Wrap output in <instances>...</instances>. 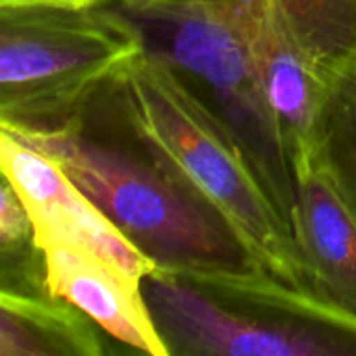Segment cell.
Instances as JSON below:
<instances>
[{
    "mask_svg": "<svg viewBox=\"0 0 356 356\" xmlns=\"http://www.w3.org/2000/svg\"><path fill=\"white\" fill-rule=\"evenodd\" d=\"M142 292L171 356H342L356 340L211 292L181 275L154 269Z\"/></svg>",
    "mask_w": 356,
    "mask_h": 356,
    "instance_id": "5b68a950",
    "label": "cell"
},
{
    "mask_svg": "<svg viewBox=\"0 0 356 356\" xmlns=\"http://www.w3.org/2000/svg\"><path fill=\"white\" fill-rule=\"evenodd\" d=\"M54 296L86 313L111 340L150 356H171L146 305L142 282L67 244L42 248Z\"/></svg>",
    "mask_w": 356,
    "mask_h": 356,
    "instance_id": "52a82bcc",
    "label": "cell"
},
{
    "mask_svg": "<svg viewBox=\"0 0 356 356\" xmlns=\"http://www.w3.org/2000/svg\"><path fill=\"white\" fill-rule=\"evenodd\" d=\"M100 327L71 302L0 290V356H102Z\"/></svg>",
    "mask_w": 356,
    "mask_h": 356,
    "instance_id": "9c48e42d",
    "label": "cell"
},
{
    "mask_svg": "<svg viewBox=\"0 0 356 356\" xmlns=\"http://www.w3.org/2000/svg\"><path fill=\"white\" fill-rule=\"evenodd\" d=\"M319 75L321 96L309 156L327 175L356 221V58L332 65Z\"/></svg>",
    "mask_w": 356,
    "mask_h": 356,
    "instance_id": "30bf717a",
    "label": "cell"
},
{
    "mask_svg": "<svg viewBox=\"0 0 356 356\" xmlns=\"http://www.w3.org/2000/svg\"><path fill=\"white\" fill-rule=\"evenodd\" d=\"M111 83L136 129L232 221L263 269L315 294L294 234L223 119L165 60L146 50L129 58Z\"/></svg>",
    "mask_w": 356,
    "mask_h": 356,
    "instance_id": "3957f363",
    "label": "cell"
},
{
    "mask_svg": "<svg viewBox=\"0 0 356 356\" xmlns=\"http://www.w3.org/2000/svg\"><path fill=\"white\" fill-rule=\"evenodd\" d=\"M277 4L296 46L317 73L356 58V0H277Z\"/></svg>",
    "mask_w": 356,
    "mask_h": 356,
    "instance_id": "8fae6325",
    "label": "cell"
},
{
    "mask_svg": "<svg viewBox=\"0 0 356 356\" xmlns=\"http://www.w3.org/2000/svg\"><path fill=\"white\" fill-rule=\"evenodd\" d=\"M0 165L4 181L13 186L31 217L40 248L67 244L140 282L156 269L54 159L4 129H0Z\"/></svg>",
    "mask_w": 356,
    "mask_h": 356,
    "instance_id": "8992f818",
    "label": "cell"
},
{
    "mask_svg": "<svg viewBox=\"0 0 356 356\" xmlns=\"http://www.w3.org/2000/svg\"><path fill=\"white\" fill-rule=\"evenodd\" d=\"M104 6L136 27L144 50L223 119L296 238V167L311 148L321 75L296 46L277 0H113Z\"/></svg>",
    "mask_w": 356,
    "mask_h": 356,
    "instance_id": "6da1fadb",
    "label": "cell"
},
{
    "mask_svg": "<svg viewBox=\"0 0 356 356\" xmlns=\"http://www.w3.org/2000/svg\"><path fill=\"white\" fill-rule=\"evenodd\" d=\"M111 2H113V0H111Z\"/></svg>",
    "mask_w": 356,
    "mask_h": 356,
    "instance_id": "4fadbf2b",
    "label": "cell"
},
{
    "mask_svg": "<svg viewBox=\"0 0 356 356\" xmlns=\"http://www.w3.org/2000/svg\"><path fill=\"white\" fill-rule=\"evenodd\" d=\"M296 240L313 292L356 323V221L309 156L296 169Z\"/></svg>",
    "mask_w": 356,
    "mask_h": 356,
    "instance_id": "ba28073f",
    "label": "cell"
},
{
    "mask_svg": "<svg viewBox=\"0 0 356 356\" xmlns=\"http://www.w3.org/2000/svg\"><path fill=\"white\" fill-rule=\"evenodd\" d=\"M111 0H0V6H58V8H94Z\"/></svg>",
    "mask_w": 356,
    "mask_h": 356,
    "instance_id": "7c38bea8",
    "label": "cell"
},
{
    "mask_svg": "<svg viewBox=\"0 0 356 356\" xmlns=\"http://www.w3.org/2000/svg\"><path fill=\"white\" fill-rule=\"evenodd\" d=\"M111 79L65 129L4 131L54 159L159 269L192 282L267 273L232 221L136 129Z\"/></svg>",
    "mask_w": 356,
    "mask_h": 356,
    "instance_id": "7a4b0ae2",
    "label": "cell"
},
{
    "mask_svg": "<svg viewBox=\"0 0 356 356\" xmlns=\"http://www.w3.org/2000/svg\"><path fill=\"white\" fill-rule=\"evenodd\" d=\"M144 42L108 6H0V127H69Z\"/></svg>",
    "mask_w": 356,
    "mask_h": 356,
    "instance_id": "277c9868",
    "label": "cell"
}]
</instances>
